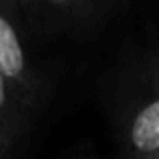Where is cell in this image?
Masks as SVG:
<instances>
[{
    "instance_id": "cell-1",
    "label": "cell",
    "mask_w": 159,
    "mask_h": 159,
    "mask_svg": "<svg viewBox=\"0 0 159 159\" xmlns=\"http://www.w3.org/2000/svg\"><path fill=\"white\" fill-rule=\"evenodd\" d=\"M0 72L42 109L50 87L31 48L22 0H0Z\"/></svg>"
},
{
    "instance_id": "cell-2",
    "label": "cell",
    "mask_w": 159,
    "mask_h": 159,
    "mask_svg": "<svg viewBox=\"0 0 159 159\" xmlns=\"http://www.w3.org/2000/svg\"><path fill=\"white\" fill-rule=\"evenodd\" d=\"M120 129L131 159H146L159 150V66L129 100Z\"/></svg>"
},
{
    "instance_id": "cell-3",
    "label": "cell",
    "mask_w": 159,
    "mask_h": 159,
    "mask_svg": "<svg viewBox=\"0 0 159 159\" xmlns=\"http://www.w3.org/2000/svg\"><path fill=\"white\" fill-rule=\"evenodd\" d=\"M39 107L0 72V159H16L26 146Z\"/></svg>"
},
{
    "instance_id": "cell-4",
    "label": "cell",
    "mask_w": 159,
    "mask_h": 159,
    "mask_svg": "<svg viewBox=\"0 0 159 159\" xmlns=\"http://www.w3.org/2000/svg\"><path fill=\"white\" fill-rule=\"evenodd\" d=\"M122 0H22L26 13L55 29H81L100 22Z\"/></svg>"
},
{
    "instance_id": "cell-5",
    "label": "cell",
    "mask_w": 159,
    "mask_h": 159,
    "mask_svg": "<svg viewBox=\"0 0 159 159\" xmlns=\"http://www.w3.org/2000/svg\"><path fill=\"white\" fill-rule=\"evenodd\" d=\"M146 159H159V150H157L155 155H150V157H146Z\"/></svg>"
}]
</instances>
